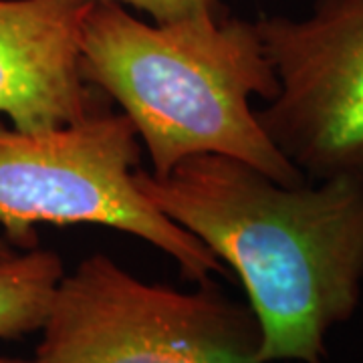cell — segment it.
<instances>
[{"mask_svg": "<svg viewBox=\"0 0 363 363\" xmlns=\"http://www.w3.org/2000/svg\"><path fill=\"white\" fill-rule=\"evenodd\" d=\"M99 2H116L121 6H133L142 13L150 14L157 25L174 23L182 18L204 16V14H222V0H99Z\"/></svg>", "mask_w": 363, "mask_h": 363, "instance_id": "cell-8", "label": "cell"}, {"mask_svg": "<svg viewBox=\"0 0 363 363\" xmlns=\"http://www.w3.org/2000/svg\"><path fill=\"white\" fill-rule=\"evenodd\" d=\"M79 51L83 81L119 104L157 178L186 157L218 154L285 186L307 182L250 105L279 89L255 23L204 14L147 25L121 4L93 0Z\"/></svg>", "mask_w": 363, "mask_h": 363, "instance_id": "cell-2", "label": "cell"}, {"mask_svg": "<svg viewBox=\"0 0 363 363\" xmlns=\"http://www.w3.org/2000/svg\"><path fill=\"white\" fill-rule=\"evenodd\" d=\"M138 190L233 267L262 331V362L325 363L327 335L363 286V180L285 186L236 157L138 168Z\"/></svg>", "mask_w": 363, "mask_h": 363, "instance_id": "cell-1", "label": "cell"}, {"mask_svg": "<svg viewBox=\"0 0 363 363\" xmlns=\"http://www.w3.org/2000/svg\"><path fill=\"white\" fill-rule=\"evenodd\" d=\"M93 0H0V113L40 131L93 113L81 26Z\"/></svg>", "mask_w": 363, "mask_h": 363, "instance_id": "cell-6", "label": "cell"}, {"mask_svg": "<svg viewBox=\"0 0 363 363\" xmlns=\"http://www.w3.org/2000/svg\"><path fill=\"white\" fill-rule=\"evenodd\" d=\"M16 252H14V248L6 242V240H2L0 238V260H6L11 259V257H14Z\"/></svg>", "mask_w": 363, "mask_h": 363, "instance_id": "cell-9", "label": "cell"}, {"mask_svg": "<svg viewBox=\"0 0 363 363\" xmlns=\"http://www.w3.org/2000/svg\"><path fill=\"white\" fill-rule=\"evenodd\" d=\"M0 363H37L35 359H13V357H0Z\"/></svg>", "mask_w": 363, "mask_h": 363, "instance_id": "cell-10", "label": "cell"}, {"mask_svg": "<svg viewBox=\"0 0 363 363\" xmlns=\"http://www.w3.org/2000/svg\"><path fill=\"white\" fill-rule=\"evenodd\" d=\"M248 305L202 281L184 293L133 277L107 255L63 274L40 327L37 363H264Z\"/></svg>", "mask_w": 363, "mask_h": 363, "instance_id": "cell-4", "label": "cell"}, {"mask_svg": "<svg viewBox=\"0 0 363 363\" xmlns=\"http://www.w3.org/2000/svg\"><path fill=\"white\" fill-rule=\"evenodd\" d=\"M142 142L125 113L95 109L40 131L0 125V224L14 247L37 248L35 226L97 224L138 236L176 260L188 281L224 272L222 260L138 190Z\"/></svg>", "mask_w": 363, "mask_h": 363, "instance_id": "cell-3", "label": "cell"}, {"mask_svg": "<svg viewBox=\"0 0 363 363\" xmlns=\"http://www.w3.org/2000/svg\"><path fill=\"white\" fill-rule=\"evenodd\" d=\"M63 274V260L52 250L30 248L0 260V339L40 331Z\"/></svg>", "mask_w": 363, "mask_h": 363, "instance_id": "cell-7", "label": "cell"}, {"mask_svg": "<svg viewBox=\"0 0 363 363\" xmlns=\"http://www.w3.org/2000/svg\"><path fill=\"white\" fill-rule=\"evenodd\" d=\"M255 25L279 85L257 111L262 130L307 180H363V0H315L305 16Z\"/></svg>", "mask_w": 363, "mask_h": 363, "instance_id": "cell-5", "label": "cell"}]
</instances>
